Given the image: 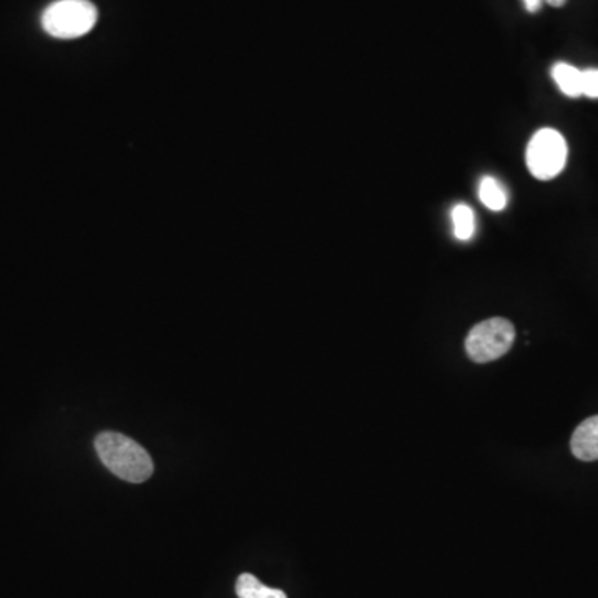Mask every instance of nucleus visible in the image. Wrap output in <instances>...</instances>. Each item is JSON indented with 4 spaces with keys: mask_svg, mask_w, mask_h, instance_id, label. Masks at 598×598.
<instances>
[{
    "mask_svg": "<svg viewBox=\"0 0 598 598\" xmlns=\"http://www.w3.org/2000/svg\"><path fill=\"white\" fill-rule=\"evenodd\" d=\"M95 449L103 466L122 481L140 484L152 477V457L130 437L118 432H102L95 439Z\"/></svg>",
    "mask_w": 598,
    "mask_h": 598,
    "instance_id": "f257e3e1",
    "label": "nucleus"
},
{
    "mask_svg": "<svg viewBox=\"0 0 598 598\" xmlns=\"http://www.w3.org/2000/svg\"><path fill=\"white\" fill-rule=\"evenodd\" d=\"M545 2H547L549 5H552V7H562L567 0H545Z\"/></svg>",
    "mask_w": 598,
    "mask_h": 598,
    "instance_id": "f8f14e48",
    "label": "nucleus"
},
{
    "mask_svg": "<svg viewBox=\"0 0 598 598\" xmlns=\"http://www.w3.org/2000/svg\"><path fill=\"white\" fill-rule=\"evenodd\" d=\"M569 148L565 142L564 135L554 128H540L530 138L525 152V162L529 172L537 180L547 182L562 173L567 163Z\"/></svg>",
    "mask_w": 598,
    "mask_h": 598,
    "instance_id": "7ed1b4c3",
    "label": "nucleus"
},
{
    "mask_svg": "<svg viewBox=\"0 0 598 598\" xmlns=\"http://www.w3.org/2000/svg\"><path fill=\"white\" fill-rule=\"evenodd\" d=\"M570 447L580 461H598V416L590 417L575 429Z\"/></svg>",
    "mask_w": 598,
    "mask_h": 598,
    "instance_id": "39448f33",
    "label": "nucleus"
},
{
    "mask_svg": "<svg viewBox=\"0 0 598 598\" xmlns=\"http://www.w3.org/2000/svg\"><path fill=\"white\" fill-rule=\"evenodd\" d=\"M514 339L515 328L509 319H486L471 329L466 339V351L474 363H491L512 348Z\"/></svg>",
    "mask_w": 598,
    "mask_h": 598,
    "instance_id": "20e7f679",
    "label": "nucleus"
},
{
    "mask_svg": "<svg viewBox=\"0 0 598 598\" xmlns=\"http://www.w3.org/2000/svg\"><path fill=\"white\" fill-rule=\"evenodd\" d=\"M479 198L482 205L492 211H502L509 203L505 188L494 177L482 178L479 183Z\"/></svg>",
    "mask_w": 598,
    "mask_h": 598,
    "instance_id": "6e6552de",
    "label": "nucleus"
},
{
    "mask_svg": "<svg viewBox=\"0 0 598 598\" xmlns=\"http://www.w3.org/2000/svg\"><path fill=\"white\" fill-rule=\"evenodd\" d=\"M542 4H544V0H524L525 9H527V12H530V14L539 12Z\"/></svg>",
    "mask_w": 598,
    "mask_h": 598,
    "instance_id": "9b49d317",
    "label": "nucleus"
},
{
    "mask_svg": "<svg viewBox=\"0 0 598 598\" xmlns=\"http://www.w3.org/2000/svg\"><path fill=\"white\" fill-rule=\"evenodd\" d=\"M552 79L559 87L560 92L570 99L582 97V70L577 69L574 65L557 62L552 67Z\"/></svg>",
    "mask_w": 598,
    "mask_h": 598,
    "instance_id": "423d86ee",
    "label": "nucleus"
},
{
    "mask_svg": "<svg viewBox=\"0 0 598 598\" xmlns=\"http://www.w3.org/2000/svg\"><path fill=\"white\" fill-rule=\"evenodd\" d=\"M99 12L89 0H57L42 14V27L55 39H79L94 29Z\"/></svg>",
    "mask_w": 598,
    "mask_h": 598,
    "instance_id": "f03ea898",
    "label": "nucleus"
},
{
    "mask_svg": "<svg viewBox=\"0 0 598 598\" xmlns=\"http://www.w3.org/2000/svg\"><path fill=\"white\" fill-rule=\"evenodd\" d=\"M452 225H454V236L459 241L471 240L476 233V215L471 206L459 203L451 211Z\"/></svg>",
    "mask_w": 598,
    "mask_h": 598,
    "instance_id": "1a4fd4ad",
    "label": "nucleus"
},
{
    "mask_svg": "<svg viewBox=\"0 0 598 598\" xmlns=\"http://www.w3.org/2000/svg\"><path fill=\"white\" fill-rule=\"evenodd\" d=\"M582 95L598 99V69L582 70Z\"/></svg>",
    "mask_w": 598,
    "mask_h": 598,
    "instance_id": "9d476101",
    "label": "nucleus"
},
{
    "mask_svg": "<svg viewBox=\"0 0 598 598\" xmlns=\"http://www.w3.org/2000/svg\"><path fill=\"white\" fill-rule=\"evenodd\" d=\"M236 595L238 598H288L283 590L266 587L251 574H241L238 577Z\"/></svg>",
    "mask_w": 598,
    "mask_h": 598,
    "instance_id": "0eeeda50",
    "label": "nucleus"
}]
</instances>
